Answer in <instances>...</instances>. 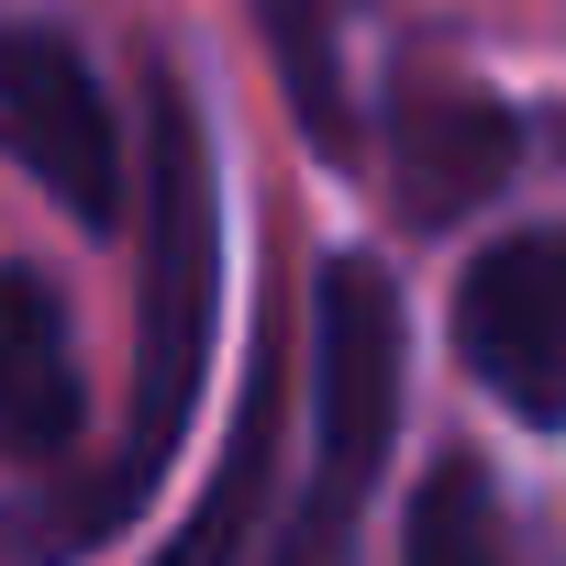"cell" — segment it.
I'll list each match as a JSON object with an SVG mask.
<instances>
[{
    "label": "cell",
    "mask_w": 566,
    "mask_h": 566,
    "mask_svg": "<svg viewBox=\"0 0 566 566\" xmlns=\"http://www.w3.org/2000/svg\"><path fill=\"white\" fill-rule=\"evenodd\" d=\"M0 123H12L23 178L78 222V233H123L145 211V156L123 145L101 67L78 56V34L56 23H12L0 34Z\"/></svg>",
    "instance_id": "cell-3"
},
{
    "label": "cell",
    "mask_w": 566,
    "mask_h": 566,
    "mask_svg": "<svg viewBox=\"0 0 566 566\" xmlns=\"http://www.w3.org/2000/svg\"><path fill=\"white\" fill-rule=\"evenodd\" d=\"M544 134H555V145H566V112H555V123H544Z\"/></svg>",
    "instance_id": "cell-10"
},
{
    "label": "cell",
    "mask_w": 566,
    "mask_h": 566,
    "mask_svg": "<svg viewBox=\"0 0 566 566\" xmlns=\"http://www.w3.org/2000/svg\"><path fill=\"white\" fill-rule=\"evenodd\" d=\"M145 211H134V400L112 455H90L78 478L34 489L12 522V566H67L90 544H112L178 467V433L200 411V367H211V312H222V156L200 123V90L178 78V56L145 67Z\"/></svg>",
    "instance_id": "cell-1"
},
{
    "label": "cell",
    "mask_w": 566,
    "mask_h": 566,
    "mask_svg": "<svg viewBox=\"0 0 566 566\" xmlns=\"http://www.w3.org/2000/svg\"><path fill=\"white\" fill-rule=\"evenodd\" d=\"M522 156H533V123L500 101V90H478L467 67H400L389 90H378V178H389V211L411 222V233H455L478 200H500L511 178H522Z\"/></svg>",
    "instance_id": "cell-4"
},
{
    "label": "cell",
    "mask_w": 566,
    "mask_h": 566,
    "mask_svg": "<svg viewBox=\"0 0 566 566\" xmlns=\"http://www.w3.org/2000/svg\"><path fill=\"white\" fill-rule=\"evenodd\" d=\"M255 34H266V67L290 90V123L312 134L323 167H356L378 156L367 112H356V67H345V0H244Z\"/></svg>",
    "instance_id": "cell-8"
},
{
    "label": "cell",
    "mask_w": 566,
    "mask_h": 566,
    "mask_svg": "<svg viewBox=\"0 0 566 566\" xmlns=\"http://www.w3.org/2000/svg\"><path fill=\"white\" fill-rule=\"evenodd\" d=\"M290 323H255V356H244V400H233V433H222V455H211V478H200V500H189V522L145 555V566H244L255 555V533H266V500H277V455H290V345H277Z\"/></svg>",
    "instance_id": "cell-6"
},
{
    "label": "cell",
    "mask_w": 566,
    "mask_h": 566,
    "mask_svg": "<svg viewBox=\"0 0 566 566\" xmlns=\"http://www.w3.org/2000/svg\"><path fill=\"white\" fill-rule=\"evenodd\" d=\"M90 422V389H78V356H67V301L34 255L0 266V444H12L23 478L67 467Z\"/></svg>",
    "instance_id": "cell-7"
},
{
    "label": "cell",
    "mask_w": 566,
    "mask_h": 566,
    "mask_svg": "<svg viewBox=\"0 0 566 566\" xmlns=\"http://www.w3.org/2000/svg\"><path fill=\"white\" fill-rule=\"evenodd\" d=\"M400 566H511V533H500V489L478 455H444L422 489H411V522H400Z\"/></svg>",
    "instance_id": "cell-9"
},
{
    "label": "cell",
    "mask_w": 566,
    "mask_h": 566,
    "mask_svg": "<svg viewBox=\"0 0 566 566\" xmlns=\"http://www.w3.org/2000/svg\"><path fill=\"white\" fill-rule=\"evenodd\" d=\"M345 12H356V0H345Z\"/></svg>",
    "instance_id": "cell-11"
},
{
    "label": "cell",
    "mask_w": 566,
    "mask_h": 566,
    "mask_svg": "<svg viewBox=\"0 0 566 566\" xmlns=\"http://www.w3.org/2000/svg\"><path fill=\"white\" fill-rule=\"evenodd\" d=\"M455 356L511 422L566 433V222H533V233H500L467 255Z\"/></svg>",
    "instance_id": "cell-5"
},
{
    "label": "cell",
    "mask_w": 566,
    "mask_h": 566,
    "mask_svg": "<svg viewBox=\"0 0 566 566\" xmlns=\"http://www.w3.org/2000/svg\"><path fill=\"white\" fill-rule=\"evenodd\" d=\"M400 367H411V312L378 255H323L312 277V478L290 522L266 533V566H345L356 522L378 500V467L400 444Z\"/></svg>",
    "instance_id": "cell-2"
}]
</instances>
